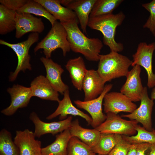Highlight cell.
I'll return each mask as SVG.
<instances>
[{"label":"cell","mask_w":155,"mask_h":155,"mask_svg":"<svg viewBox=\"0 0 155 155\" xmlns=\"http://www.w3.org/2000/svg\"><path fill=\"white\" fill-rule=\"evenodd\" d=\"M149 155H155V144H152L150 148Z\"/></svg>","instance_id":"cell-37"},{"label":"cell","mask_w":155,"mask_h":155,"mask_svg":"<svg viewBox=\"0 0 155 155\" xmlns=\"http://www.w3.org/2000/svg\"><path fill=\"white\" fill-rule=\"evenodd\" d=\"M60 22L70 21L78 19L74 11L62 6L59 0H35Z\"/></svg>","instance_id":"cell-21"},{"label":"cell","mask_w":155,"mask_h":155,"mask_svg":"<svg viewBox=\"0 0 155 155\" xmlns=\"http://www.w3.org/2000/svg\"><path fill=\"white\" fill-rule=\"evenodd\" d=\"M29 118L35 125L34 136L39 138L46 134L51 133L54 135L69 129L72 117L70 116L60 121L46 123L41 121L36 113L33 112L30 114Z\"/></svg>","instance_id":"cell-12"},{"label":"cell","mask_w":155,"mask_h":155,"mask_svg":"<svg viewBox=\"0 0 155 155\" xmlns=\"http://www.w3.org/2000/svg\"><path fill=\"white\" fill-rule=\"evenodd\" d=\"M71 137L69 129L57 135L53 142L42 148V155H67L68 145Z\"/></svg>","instance_id":"cell-24"},{"label":"cell","mask_w":155,"mask_h":155,"mask_svg":"<svg viewBox=\"0 0 155 155\" xmlns=\"http://www.w3.org/2000/svg\"><path fill=\"white\" fill-rule=\"evenodd\" d=\"M96 155H102V154H96Z\"/></svg>","instance_id":"cell-40"},{"label":"cell","mask_w":155,"mask_h":155,"mask_svg":"<svg viewBox=\"0 0 155 155\" xmlns=\"http://www.w3.org/2000/svg\"><path fill=\"white\" fill-rule=\"evenodd\" d=\"M35 137L34 132L28 129L16 131L14 141L19 148L20 155H42L41 142Z\"/></svg>","instance_id":"cell-15"},{"label":"cell","mask_w":155,"mask_h":155,"mask_svg":"<svg viewBox=\"0 0 155 155\" xmlns=\"http://www.w3.org/2000/svg\"><path fill=\"white\" fill-rule=\"evenodd\" d=\"M16 11L0 4V34L5 35L16 29Z\"/></svg>","instance_id":"cell-26"},{"label":"cell","mask_w":155,"mask_h":155,"mask_svg":"<svg viewBox=\"0 0 155 155\" xmlns=\"http://www.w3.org/2000/svg\"><path fill=\"white\" fill-rule=\"evenodd\" d=\"M16 12L19 13H28L44 17L49 20L52 26L57 20L41 4L35 0H28L26 4Z\"/></svg>","instance_id":"cell-27"},{"label":"cell","mask_w":155,"mask_h":155,"mask_svg":"<svg viewBox=\"0 0 155 155\" xmlns=\"http://www.w3.org/2000/svg\"><path fill=\"white\" fill-rule=\"evenodd\" d=\"M60 3L75 13L83 33L87 27L90 13L96 0H61Z\"/></svg>","instance_id":"cell-16"},{"label":"cell","mask_w":155,"mask_h":155,"mask_svg":"<svg viewBox=\"0 0 155 155\" xmlns=\"http://www.w3.org/2000/svg\"><path fill=\"white\" fill-rule=\"evenodd\" d=\"M64 97L58 102V106L55 111L46 117L48 120H51L59 115L61 120L65 119L68 115L80 116L84 119L89 125H91L92 120L91 117L74 106L72 104L69 95V90L66 91Z\"/></svg>","instance_id":"cell-19"},{"label":"cell","mask_w":155,"mask_h":155,"mask_svg":"<svg viewBox=\"0 0 155 155\" xmlns=\"http://www.w3.org/2000/svg\"><path fill=\"white\" fill-rule=\"evenodd\" d=\"M106 116L104 121L95 128L100 133L129 136L137 133L136 127L138 123L136 121L126 120L117 114L111 113H107Z\"/></svg>","instance_id":"cell-6"},{"label":"cell","mask_w":155,"mask_h":155,"mask_svg":"<svg viewBox=\"0 0 155 155\" xmlns=\"http://www.w3.org/2000/svg\"><path fill=\"white\" fill-rule=\"evenodd\" d=\"M28 1L27 0H0V3L7 8L16 11L26 4Z\"/></svg>","instance_id":"cell-34"},{"label":"cell","mask_w":155,"mask_h":155,"mask_svg":"<svg viewBox=\"0 0 155 155\" xmlns=\"http://www.w3.org/2000/svg\"><path fill=\"white\" fill-rule=\"evenodd\" d=\"M7 91L10 96V104L1 113L7 116L13 115L19 108L27 106L32 97L30 87L18 84H14L12 87L9 88Z\"/></svg>","instance_id":"cell-11"},{"label":"cell","mask_w":155,"mask_h":155,"mask_svg":"<svg viewBox=\"0 0 155 155\" xmlns=\"http://www.w3.org/2000/svg\"><path fill=\"white\" fill-rule=\"evenodd\" d=\"M142 6L148 11L150 15L143 26L144 28L148 29L154 36H155V0L142 4Z\"/></svg>","instance_id":"cell-32"},{"label":"cell","mask_w":155,"mask_h":155,"mask_svg":"<svg viewBox=\"0 0 155 155\" xmlns=\"http://www.w3.org/2000/svg\"><path fill=\"white\" fill-rule=\"evenodd\" d=\"M119 135L101 133L98 142L92 148L93 151L96 154L108 155L117 144Z\"/></svg>","instance_id":"cell-25"},{"label":"cell","mask_w":155,"mask_h":155,"mask_svg":"<svg viewBox=\"0 0 155 155\" xmlns=\"http://www.w3.org/2000/svg\"><path fill=\"white\" fill-rule=\"evenodd\" d=\"M30 87L32 96L58 102L60 101L59 92L53 88L46 77L43 75L35 78L31 82Z\"/></svg>","instance_id":"cell-20"},{"label":"cell","mask_w":155,"mask_h":155,"mask_svg":"<svg viewBox=\"0 0 155 155\" xmlns=\"http://www.w3.org/2000/svg\"><path fill=\"white\" fill-rule=\"evenodd\" d=\"M140 106L133 112L121 117L128 118L131 120H135L141 123L146 130L152 131V115L154 105L153 100L148 96L146 87H144L140 99Z\"/></svg>","instance_id":"cell-9"},{"label":"cell","mask_w":155,"mask_h":155,"mask_svg":"<svg viewBox=\"0 0 155 155\" xmlns=\"http://www.w3.org/2000/svg\"><path fill=\"white\" fill-rule=\"evenodd\" d=\"M92 148L78 138L71 137L67 147V155H96Z\"/></svg>","instance_id":"cell-31"},{"label":"cell","mask_w":155,"mask_h":155,"mask_svg":"<svg viewBox=\"0 0 155 155\" xmlns=\"http://www.w3.org/2000/svg\"><path fill=\"white\" fill-rule=\"evenodd\" d=\"M105 83L97 70H88L82 86L84 94V101L90 100L98 97L103 92Z\"/></svg>","instance_id":"cell-18"},{"label":"cell","mask_w":155,"mask_h":155,"mask_svg":"<svg viewBox=\"0 0 155 155\" xmlns=\"http://www.w3.org/2000/svg\"><path fill=\"white\" fill-rule=\"evenodd\" d=\"M136 130L137 134L135 135H122L123 138L131 144L148 143L155 144V134L152 131H148L138 125L137 126Z\"/></svg>","instance_id":"cell-30"},{"label":"cell","mask_w":155,"mask_h":155,"mask_svg":"<svg viewBox=\"0 0 155 155\" xmlns=\"http://www.w3.org/2000/svg\"><path fill=\"white\" fill-rule=\"evenodd\" d=\"M131 145L119 135L117 144L108 155H127Z\"/></svg>","instance_id":"cell-33"},{"label":"cell","mask_w":155,"mask_h":155,"mask_svg":"<svg viewBox=\"0 0 155 155\" xmlns=\"http://www.w3.org/2000/svg\"><path fill=\"white\" fill-rule=\"evenodd\" d=\"M150 97L153 100H155V87L152 90L151 94Z\"/></svg>","instance_id":"cell-38"},{"label":"cell","mask_w":155,"mask_h":155,"mask_svg":"<svg viewBox=\"0 0 155 155\" xmlns=\"http://www.w3.org/2000/svg\"><path fill=\"white\" fill-rule=\"evenodd\" d=\"M155 51V42L149 44L144 42L138 44L136 52L132 55L133 60L131 66L137 65L144 67L148 75L147 85L149 88L155 87V73L152 71V59Z\"/></svg>","instance_id":"cell-7"},{"label":"cell","mask_w":155,"mask_h":155,"mask_svg":"<svg viewBox=\"0 0 155 155\" xmlns=\"http://www.w3.org/2000/svg\"><path fill=\"white\" fill-rule=\"evenodd\" d=\"M123 1V0H96L89 17L113 13V11Z\"/></svg>","instance_id":"cell-28"},{"label":"cell","mask_w":155,"mask_h":155,"mask_svg":"<svg viewBox=\"0 0 155 155\" xmlns=\"http://www.w3.org/2000/svg\"><path fill=\"white\" fill-rule=\"evenodd\" d=\"M15 37L21 38L29 32L42 33L44 29V26L41 18H38L28 13L16 12Z\"/></svg>","instance_id":"cell-14"},{"label":"cell","mask_w":155,"mask_h":155,"mask_svg":"<svg viewBox=\"0 0 155 155\" xmlns=\"http://www.w3.org/2000/svg\"><path fill=\"white\" fill-rule=\"evenodd\" d=\"M152 131L155 134V129H153Z\"/></svg>","instance_id":"cell-39"},{"label":"cell","mask_w":155,"mask_h":155,"mask_svg":"<svg viewBox=\"0 0 155 155\" xmlns=\"http://www.w3.org/2000/svg\"><path fill=\"white\" fill-rule=\"evenodd\" d=\"M113 86L112 84L106 85L102 93L96 98L88 101L76 100L74 101L77 107L85 110L90 115L92 120L91 125L94 129L106 119V115L102 112V102L105 95L110 91Z\"/></svg>","instance_id":"cell-8"},{"label":"cell","mask_w":155,"mask_h":155,"mask_svg":"<svg viewBox=\"0 0 155 155\" xmlns=\"http://www.w3.org/2000/svg\"><path fill=\"white\" fill-rule=\"evenodd\" d=\"M152 145L148 143L137 144L136 155H149Z\"/></svg>","instance_id":"cell-35"},{"label":"cell","mask_w":155,"mask_h":155,"mask_svg":"<svg viewBox=\"0 0 155 155\" xmlns=\"http://www.w3.org/2000/svg\"><path fill=\"white\" fill-rule=\"evenodd\" d=\"M97 71L106 83L112 80L126 76L132 60L118 53L111 52L106 55H100Z\"/></svg>","instance_id":"cell-3"},{"label":"cell","mask_w":155,"mask_h":155,"mask_svg":"<svg viewBox=\"0 0 155 155\" xmlns=\"http://www.w3.org/2000/svg\"><path fill=\"white\" fill-rule=\"evenodd\" d=\"M125 17L122 11L116 14L90 17L88 26L102 33L103 43L109 47L111 52L118 53L123 50L124 46L122 43L116 41V30L118 26L121 25Z\"/></svg>","instance_id":"cell-2"},{"label":"cell","mask_w":155,"mask_h":155,"mask_svg":"<svg viewBox=\"0 0 155 155\" xmlns=\"http://www.w3.org/2000/svg\"><path fill=\"white\" fill-rule=\"evenodd\" d=\"M65 67L69 73L74 86L78 90H81L83 81L88 70L82 57L80 56L69 59Z\"/></svg>","instance_id":"cell-22"},{"label":"cell","mask_w":155,"mask_h":155,"mask_svg":"<svg viewBox=\"0 0 155 155\" xmlns=\"http://www.w3.org/2000/svg\"><path fill=\"white\" fill-rule=\"evenodd\" d=\"M104 110L105 113L115 114L121 112H133L137 108L136 104L121 92H111L107 93L104 98Z\"/></svg>","instance_id":"cell-10"},{"label":"cell","mask_w":155,"mask_h":155,"mask_svg":"<svg viewBox=\"0 0 155 155\" xmlns=\"http://www.w3.org/2000/svg\"><path fill=\"white\" fill-rule=\"evenodd\" d=\"M69 129L71 137L78 138L91 148L97 143L101 133L95 129H90L82 127L80 125L78 119L72 122Z\"/></svg>","instance_id":"cell-23"},{"label":"cell","mask_w":155,"mask_h":155,"mask_svg":"<svg viewBox=\"0 0 155 155\" xmlns=\"http://www.w3.org/2000/svg\"><path fill=\"white\" fill-rule=\"evenodd\" d=\"M39 39L38 33L32 32L29 35L26 40L17 43L11 44L1 39L0 40V44L12 49L18 57L17 67L13 72L10 73L9 77L10 82L14 81L20 71L24 72L27 69L32 70L31 65L30 63V56L29 53V50L31 46L37 42Z\"/></svg>","instance_id":"cell-5"},{"label":"cell","mask_w":155,"mask_h":155,"mask_svg":"<svg viewBox=\"0 0 155 155\" xmlns=\"http://www.w3.org/2000/svg\"><path fill=\"white\" fill-rule=\"evenodd\" d=\"M141 66L135 65L129 71L126 76V81L120 89V92L132 102L140 101L143 93V86L140 73Z\"/></svg>","instance_id":"cell-13"},{"label":"cell","mask_w":155,"mask_h":155,"mask_svg":"<svg viewBox=\"0 0 155 155\" xmlns=\"http://www.w3.org/2000/svg\"><path fill=\"white\" fill-rule=\"evenodd\" d=\"M137 145V144H131L127 155H136Z\"/></svg>","instance_id":"cell-36"},{"label":"cell","mask_w":155,"mask_h":155,"mask_svg":"<svg viewBox=\"0 0 155 155\" xmlns=\"http://www.w3.org/2000/svg\"><path fill=\"white\" fill-rule=\"evenodd\" d=\"M61 23L66 31L71 50L81 54L89 61H98L103 46L102 41L98 38L86 36L78 27V19Z\"/></svg>","instance_id":"cell-1"},{"label":"cell","mask_w":155,"mask_h":155,"mask_svg":"<svg viewBox=\"0 0 155 155\" xmlns=\"http://www.w3.org/2000/svg\"><path fill=\"white\" fill-rule=\"evenodd\" d=\"M46 71V78L53 88L58 92L63 94L69 90L68 86L62 81L61 75L64 71L61 66L50 58L42 57L40 59Z\"/></svg>","instance_id":"cell-17"},{"label":"cell","mask_w":155,"mask_h":155,"mask_svg":"<svg viewBox=\"0 0 155 155\" xmlns=\"http://www.w3.org/2000/svg\"><path fill=\"white\" fill-rule=\"evenodd\" d=\"M0 155H20L18 147L10 132L5 129L0 132Z\"/></svg>","instance_id":"cell-29"},{"label":"cell","mask_w":155,"mask_h":155,"mask_svg":"<svg viewBox=\"0 0 155 155\" xmlns=\"http://www.w3.org/2000/svg\"><path fill=\"white\" fill-rule=\"evenodd\" d=\"M67 37L65 28L60 22L56 20L47 35L34 48V52L36 53L39 50L42 49L45 57L50 58L52 53L60 48L65 57L71 50Z\"/></svg>","instance_id":"cell-4"}]
</instances>
